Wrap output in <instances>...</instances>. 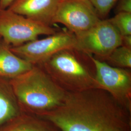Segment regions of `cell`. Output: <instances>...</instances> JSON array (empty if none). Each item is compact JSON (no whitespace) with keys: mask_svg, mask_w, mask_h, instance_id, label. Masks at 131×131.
Wrapping results in <instances>:
<instances>
[{"mask_svg":"<svg viewBox=\"0 0 131 131\" xmlns=\"http://www.w3.org/2000/svg\"><path fill=\"white\" fill-rule=\"evenodd\" d=\"M39 117L60 131H131V112L101 89L67 92L64 103Z\"/></svg>","mask_w":131,"mask_h":131,"instance_id":"6da1fadb","label":"cell"},{"mask_svg":"<svg viewBox=\"0 0 131 131\" xmlns=\"http://www.w3.org/2000/svg\"><path fill=\"white\" fill-rule=\"evenodd\" d=\"M17 100L29 112L40 117L61 106L67 92L60 88L41 66L10 79Z\"/></svg>","mask_w":131,"mask_h":131,"instance_id":"7a4b0ae2","label":"cell"},{"mask_svg":"<svg viewBox=\"0 0 131 131\" xmlns=\"http://www.w3.org/2000/svg\"><path fill=\"white\" fill-rule=\"evenodd\" d=\"M39 66L67 92L100 89L90 54L77 49L61 51Z\"/></svg>","mask_w":131,"mask_h":131,"instance_id":"3957f363","label":"cell"},{"mask_svg":"<svg viewBox=\"0 0 131 131\" xmlns=\"http://www.w3.org/2000/svg\"><path fill=\"white\" fill-rule=\"evenodd\" d=\"M56 29L17 14L8 8L0 9V37L11 47H17L38 39L40 36L51 35Z\"/></svg>","mask_w":131,"mask_h":131,"instance_id":"277c9868","label":"cell"},{"mask_svg":"<svg viewBox=\"0 0 131 131\" xmlns=\"http://www.w3.org/2000/svg\"><path fill=\"white\" fill-rule=\"evenodd\" d=\"M71 48L78 50L77 39L67 29L17 47H10L15 54L33 65H40L56 53Z\"/></svg>","mask_w":131,"mask_h":131,"instance_id":"5b68a950","label":"cell"},{"mask_svg":"<svg viewBox=\"0 0 131 131\" xmlns=\"http://www.w3.org/2000/svg\"><path fill=\"white\" fill-rule=\"evenodd\" d=\"M75 36L78 50L103 61L122 45L121 35L108 19Z\"/></svg>","mask_w":131,"mask_h":131,"instance_id":"8992f818","label":"cell"},{"mask_svg":"<svg viewBox=\"0 0 131 131\" xmlns=\"http://www.w3.org/2000/svg\"><path fill=\"white\" fill-rule=\"evenodd\" d=\"M100 89L110 94L117 102L131 112V72L109 65L90 54Z\"/></svg>","mask_w":131,"mask_h":131,"instance_id":"52a82bcc","label":"cell"},{"mask_svg":"<svg viewBox=\"0 0 131 131\" xmlns=\"http://www.w3.org/2000/svg\"><path fill=\"white\" fill-rule=\"evenodd\" d=\"M102 19L89 0H63L58 6L53 24H60L75 35L93 27Z\"/></svg>","mask_w":131,"mask_h":131,"instance_id":"ba28073f","label":"cell"},{"mask_svg":"<svg viewBox=\"0 0 131 131\" xmlns=\"http://www.w3.org/2000/svg\"><path fill=\"white\" fill-rule=\"evenodd\" d=\"M60 0H16L8 8L17 14L51 26Z\"/></svg>","mask_w":131,"mask_h":131,"instance_id":"9c48e42d","label":"cell"},{"mask_svg":"<svg viewBox=\"0 0 131 131\" xmlns=\"http://www.w3.org/2000/svg\"><path fill=\"white\" fill-rule=\"evenodd\" d=\"M10 46L0 40V77L12 79L31 70L34 65L17 56Z\"/></svg>","mask_w":131,"mask_h":131,"instance_id":"30bf717a","label":"cell"},{"mask_svg":"<svg viewBox=\"0 0 131 131\" xmlns=\"http://www.w3.org/2000/svg\"><path fill=\"white\" fill-rule=\"evenodd\" d=\"M0 77V125L19 116L9 80Z\"/></svg>","mask_w":131,"mask_h":131,"instance_id":"8fae6325","label":"cell"},{"mask_svg":"<svg viewBox=\"0 0 131 131\" xmlns=\"http://www.w3.org/2000/svg\"><path fill=\"white\" fill-rule=\"evenodd\" d=\"M9 131H60L52 122L38 116H20Z\"/></svg>","mask_w":131,"mask_h":131,"instance_id":"7c38bea8","label":"cell"},{"mask_svg":"<svg viewBox=\"0 0 131 131\" xmlns=\"http://www.w3.org/2000/svg\"><path fill=\"white\" fill-rule=\"evenodd\" d=\"M113 67L131 68V48L121 45L117 47L103 60Z\"/></svg>","mask_w":131,"mask_h":131,"instance_id":"4fadbf2b","label":"cell"},{"mask_svg":"<svg viewBox=\"0 0 131 131\" xmlns=\"http://www.w3.org/2000/svg\"><path fill=\"white\" fill-rule=\"evenodd\" d=\"M108 19L121 36L131 35V13L118 12Z\"/></svg>","mask_w":131,"mask_h":131,"instance_id":"5bb4252c","label":"cell"},{"mask_svg":"<svg viewBox=\"0 0 131 131\" xmlns=\"http://www.w3.org/2000/svg\"><path fill=\"white\" fill-rule=\"evenodd\" d=\"M97 11L99 17H105L118 0H89Z\"/></svg>","mask_w":131,"mask_h":131,"instance_id":"9a60e30c","label":"cell"},{"mask_svg":"<svg viewBox=\"0 0 131 131\" xmlns=\"http://www.w3.org/2000/svg\"><path fill=\"white\" fill-rule=\"evenodd\" d=\"M116 11V13L121 12L131 13V0H119Z\"/></svg>","mask_w":131,"mask_h":131,"instance_id":"2e32d148","label":"cell"},{"mask_svg":"<svg viewBox=\"0 0 131 131\" xmlns=\"http://www.w3.org/2000/svg\"><path fill=\"white\" fill-rule=\"evenodd\" d=\"M122 45L131 48V35L122 36Z\"/></svg>","mask_w":131,"mask_h":131,"instance_id":"e0dca14e","label":"cell"},{"mask_svg":"<svg viewBox=\"0 0 131 131\" xmlns=\"http://www.w3.org/2000/svg\"><path fill=\"white\" fill-rule=\"evenodd\" d=\"M16 0H0V9H7Z\"/></svg>","mask_w":131,"mask_h":131,"instance_id":"ac0fdd59","label":"cell"},{"mask_svg":"<svg viewBox=\"0 0 131 131\" xmlns=\"http://www.w3.org/2000/svg\"><path fill=\"white\" fill-rule=\"evenodd\" d=\"M1 39H2V38H1V37H0V40H1Z\"/></svg>","mask_w":131,"mask_h":131,"instance_id":"d6986e66","label":"cell"},{"mask_svg":"<svg viewBox=\"0 0 131 131\" xmlns=\"http://www.w3.org/2000/svg\"><path fill=\"white\" fill-rule=\"evenodd\" d=\"M60 1H63V0H60Z\"/></svg>","mask_w":131,"mask_h":131,"instance_id":"ffe728a7","label":"cell"}]
</instances>
